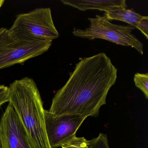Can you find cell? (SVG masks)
I'll return each mask as SVG.
<instances>
[{
    "label": "cell",
    "instance_id": "1",
    "mask_svg": "<svg viewBox=\"0 0 148 148\" xmlns=\"http://www.w3.org/2000/svg\"><path fill=\"white\" fill-rule=\"evenodd\" d=\"M117 69L104 53L82 59L53 98L54 116L77 114L97 117L117 78Z\"/></svg>",
    "mask_w": 148,
    "mask_h": 148
},
{
    "label": "cell",
    "instance_id": "2",
    "mask_svg": "<svg viewBox=\"0 0 148 148\" xmlns=\"http://www.w3.org/2000/svg\"><path fill=\"white\" fill-rule=\"evenodd\" d=\"M9 101L23 124L33 148H51L46 130L45 110L36 83L26 77L9 86Z\"/></svg>",
    "mask_w": 148,
    "mask_h": 148
},
{
    "label": "cell",
    "instance_id": "3",
    "mask_svg": "<svg viewBox=\"0 0 148 148\" xmlns=\"http://www.w3.org/2000/svg\"><path fill=\"white\" fill-rule=\"evenodd\" d=\"M9 30L14 37L27 41H52L60 35L49 8L18 14Z\"/></svg>",
    "mask_w": 148,
    "mask_h": 148
},
{
    "label": "cell",
    "instance_id": "4",
    "mask_svg": "<svg viewBox=\"0 0 148 148\" xmlns=\"http://www.w3.org/2000/svg\"><path fill=\"white\" fill-rule=\"evenodd\" d=\"M88 20L89 27L85 29L73 28L74 36L89 40H105L119 45L131 47L143 54V44L132 33L134 27L112 24L104 15H97L94 18H89Z\"/></svg>",
    "mask_w": 148,
    "mask_h": 148
},
{
    "label": "cell",
    "instance_id": "5",
    "mask_svg": "<svg viewBox=\"0 0 148 148\" xmlns=\"http://www.w3.org/2000/svg\"><path fill=\"white\" fill-rule=\"evenodd\" d=\"M52 43L23 40L14 37L9 29L0 28V70L42 55Z\"/></svg>",
    "mask_w": 148,
    "mask_h": 148
},
{
    "label": "cell",
    "instance_id": "6",
    "mask_svg": "<svg viewBox=\"0 0 148 148\" xmlns=\"http://www.w3.org/2000/svg\"><path fill=\"white\" fill-rule=\"evenodd\" d=\"M45 113L47 135L51 148L61 147L76 137L77 131L87 117L77 114L54 116L47 110Z\"/></svg>",
    "mask_w": 148,
    "mask_h": 148
},
{
    "label": "cell",
    "instance_id": "7",
    "mask_svg": "<svg viewBox=\"0 0 148 148\" xmlns=\"http://www.w3.org/2000/svg\"><path fill=\"white\" fill-rule=\"evenodd\" d=\"M0 138L3 148H33L23 124L10 103L0 120Z\"/></svg>",
    "mask_w": 148,
    "mask_h": 148
},
{
    "label": "cell",
    "instance_id": "8",
    "mask_svg": "<svg viewBox=\"0 0 148 148\" xmlns=\"http://www.w3.org/2000/svg\"><path fill=\"white\" fill-rule=\"evenodd\" d=\"M109 21L117 20L125 22L138 29L148 39V17L140 15L135 10L127 8H118L104 13Z\"/></svg>",
    "mask_w": 148,
    "mask_h": 148
},
{
    "label": "cell",
    "instance_id": "9",
    "mask_svg": "<svg viewBox=\"0 0 148 148\" xmlns=\"http://www.w3.org/2000/svg\"><path fill=\"white\" fill-rule=\"evenodd\" d=\"M64 5L80 11L99 10L105 12L118 8H127L125 0H62Z\"/></svg>",
    "mask_w": 148,
    "mask_h": 148
},
{
    "label": "cell",
    "instance_id": "10",
    "mask_svg": "<svg viewBox=\"0 0 148 148\" xmlns=\"http://www.w3.org/2000/svg\"><path fill=\"white\" fill-rule=\"evenodd\" d=\"M135 85L144 94L146 99H148V73H136L134 75Z\"/></svg>",
    "mask_w": 148,
    "mask_h": 148
},
{
    "label": "cell",
    "instance_id": "11",
    "mask_svg": "<svg viewBox=\"0 0 148 148\" xmlns=\"http://www.w3.org/2000/svg\"><path fill=\"white\" fill-rule=\"evenodd\" d=\"M90 140H87L84 137H75L65 144L62 148H89Z\"/></svg>",
    "mask_w": 148,
    "mask_h": 148
},
{
    "label": "cell",
    "instance_id": "12",
    "mask_svg": "<svg viewBox=\"0 0 148 148\" xmlns=\"http://www.w3.org/2000/svg\"><path fill=\"white\" fill-rule=\"evenodd\" d=\"M89 148H110L106 135L99 133L97 138L90 140Z\"/></svg>",
    "mask_w": 148,
    "mask_h": 148
},
{
    "label": "cell",
    "instance_id": "13",
    "mask_svg": "<svg viewBox=\"0 0 148 148\" xmlns=\"http://www.w3.org/2000/svg\"><path fill=\"white\" fill-rule=\"evenodd\" d=\"M9 101V87L4 85H0V107Z\"/></svg>",
    "mask_w": 148,
    "mask_h": 148
},
{
    "label": "cell",
    "instance_id": "14",
    "mask_svg": "<svg viewBox=\"0 0 148 148\" xmlns=\"http://www.w3.org/2000/svg\"><path fill=\"white\" fill-rule=\"evenodd\" d=\"M4 2H5V1L4 0H0V9L4 4Z\"/></svg>",
    "mask_w": 148,
    "mask_h": 148
},
{
    "label": "cell",
    "instance_id": "15",
    "mask_svg": "<svg viewBox=\"0 0 148 148\" xmlns=\"http://www.w3.org/2000/svg\"><path fill=\"white\" fill-rule=\"evenodd\" d=\"M0 148H3L2 146V143H1V139L0 138Z\"/></svg>",
    "mask_w": 148,
    "mask_h": 148
}]
</instances>
